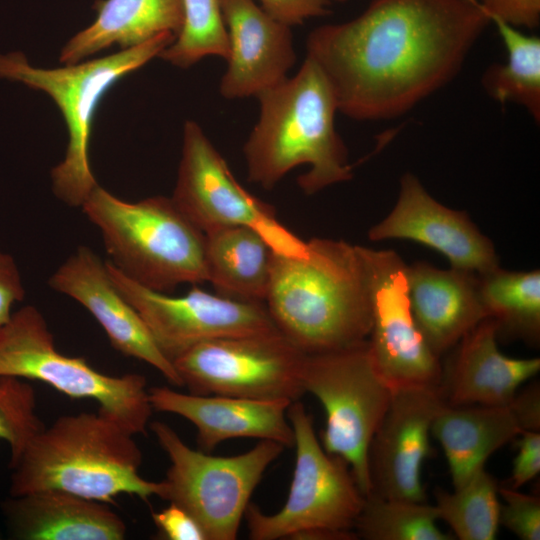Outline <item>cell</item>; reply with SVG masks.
<instances>
[{
  "instance_id": "8992f818",
  "label": "cell",
  "mask_w": 540,
  "mask_h": 540,
  "mask_svg": "<svg viewBox=\"0 0 540 540\" xmlns=\"http://www.w3.org/2000/svg\"><path fill=\"white\" fill-rule=\"evenodd\" d=\"M176 39L160 34L138 46L62 68L32 66L22 52L0 54V78L20 82L48 94L68 129L64 159L51 171L52 190L71 207H82L98 185L91 171L88 144L94 114L104 94L123 76L139 69Z\"/></svg>"
},
{
  "instance_id": "f1b7e54d",
  "label": "cell",
  "mask_w": 540,
  "mask_h": 540,
  "mask_svg": "<svg viewBox=\"0 0 540 540\" xmlns=\"http://www.w3.org/2000/svg\"><path fill=\"white\" fill-rule=\"evenodd\" d=\"M434 505L400 499L365 496L354 531L365 540H451L441 531Z\"/></svg>"
},
{
  "instance_id": "30bf717a",
  "label": "cell",
  "mask_w": 540,
  "mask_h": 540,
  "mask_svg": "<svg viewBox=\"0 0 540 540\" xmlns=\"http://www.w3.org/2000/svg\"><path fill=\"white\" fill-rule=\"evenodd\" d=\"M300 380L304 393L314 395L325 411L322 447L348 463L367 496L371 492L369 445L392 392L376 369L368 339L338 350L305 354Z\"/></svg>"
},
{
  "instance_id": "e575fe53",
  "label": "cell",
  "mask_w": 540,
  "mask_h": 540,
  "mask_svg": "<svg viewBox=\"0 0 540 540\" xmlns=\"http://www.w3.org/2000/svg\"><path fill=\"white\" fill-rule=\"evenodd\" d=\"M517 441V454L511 471V488L518 489L540 472V433L523 431Z\"/></svg>"
},
{
  "instance_id": "9c48e42d",
  "label": "cell",
  "mask_w": 540,
  "mask_h": 540,
  "mask_svg": "<svg viewBox=\"0 0 540 540\" xmlns=\"http://www.w3.org/2000/svg\"><path fill=\"white\" fill-rule=\"evenodd\" d=\"M42 381L72 398H88L131 434H144L152 415L143 375L103 374L84 358L60 353L42 313L32 305L13 311L0 326V377Z\"/></svg>"
},
{
  "instance_id": "d590c367",
  "label": "cell",
  "mask_w": 540,
  "mask_h": 540,
  "mask_svg": "<svg viewBox=\"0 0 540 540\" xmlns=\"http://www.w3.org/2000/svg\"><path fill=\"white\" fill-rule=\"evenodd\" d=\"M162 534L170 540H205L203 531L184 509L170 503L165 509L152 514Z\"/></svg>"
},
{
  "instance_id": "8fae6325",
  "label": "cell",
  "mask_w": 540,
  "mask_h": 540,
  "mask_svg": "<svg viewBox=\"0 0 540 540\" xmlns=\"http://www.w3.org/2000/svg\"><path fill=\"white\" fill-rule=\"evenodd\" d=\"M171 199L204 234L227 227H249L275 253L291 257L307 255V242L278 221L270 204L237 182L225 159L192 120L183 127L181 160Z\"/></svg>"
},
{
  "instance_id": "5bb4252c",
  "label": "cell",
  "mask_w": 540,
  "mask_h": 540,
  "mask_svg": "<svg viewBox=\"0 0 540 540\" xmlns=\"http://www.w3.org/2000/svg\"><path fill=\"white\" fill-rule=\"evenodd\" d=\"M371 301L368 344L381 377L393 389L440 388L442 366L412 315L407 265L393 250L360 246Z\"/></svg>"
},
{
  "instance_id": "836d02e7",
  "label": "cell",
  "mask_w": 540,
  "mask_h": 540,
  "mask_svg": "<svg viewBox=\"0 0 540 540\" xmlns=\"http://www.w3.org/2000/svg\"><path fill=\"white\" fill-rule=\"evenodd\" d=\"M260 7L274 19L292 27L329 13V0H258Z\"/></svg>"
},
{
  "instance_id": "1f68e13d",
  "label": "cell",
  "mask_w": 540,
  "mask_h": 540,
  "mask_svg": "<svg viewBox=\"0 0 540 540\" xmlns=\"http://www.w3.org/2000/svg\"><path fill=\"white\" fill-rule=\"evenodd\" d=\"M504 500L499 523L521 540L540 539V498L511 487H498Z\"/></svg>"
},
{
  "instance_id": "277c9868",
  "label": "cell",
  "mask_w": 540,
  "mask_h": 540,
  "mask_svg": "<svg viewBox=\"0 0 540 540\" xmlns=\"http://www.w3.org/2000/svg\"><path fill=\"white\" fill-rule=\"evenodd\" d=\"M133 436L100 411L60 416L12 467L10 495L60 490L107 504L123 493L157 496L159 482L139 475L142 452Z\"/></svg>"
},
{
  "instance_id": "4fadbf2b",
  "label": "cell",
  "mask_w": 540,
  "mask_h": 540,
  "mask_svg": "<svg viewBox=\"0 0 540 540\" xmlns=\"http://www.w3.org/2000/svg\"><path fill=\"white\" fill-rule=\"evenodd\" d=\"M115 285L135 308L161 353L172 363L191 347L218 338L277 332L265 304L217 296L193 285L183 296L146 288L109 260Z\"/></svg>"
},
{
  "instance_id": "74e56055",
  "label": "cell",
  "mask_w": 540,
  "mask_h": 540,
  "mask_svg": "<svg viewBox=\"0 0 540 540\" xmlns=\"http://www.w3.org/2000/svg\"><path fill=\"white\" fill-rule=\"evenodd\" d=\"M524 430H540V391L539 385H532L514 396L510 402Z\"/></svg>"
},
{
  "instance_id": "d4e9b609",
  "label": "cell",
  "mask_w": 540,
  "mask_h": 540,
  "mask_svg": "<svg viewBox=\"0 0 540 540\" xmlns=\"http://www.w3.org/2000/svg\"><path fill=\"white\" fill-rule=\"evenodd\" d=\"M274 251L255 230L235 226L205 234L207 281L229 297L265 300Z\"/></svg>"
},
{
  "instance_id": "e0dca14e",
  "label": "cell",
  "mask_w": 540,
  "mask_h": 540,
  "mask_svg": "<svg viewBox=\"0 0 540 540\" xmlns=\"http://www.w3.org/2000/svg\"><path fill=\"white\" fill-rule=\"evenodd\" d=\"M49 286L84 306L117 351L150 364L172 385L183 387L173 363L161 353L138 312L115 285L106 261L93 250L77 248L49 278Z\"/></svg>"
},
{
  "instance_id": "52a82bcc",
  "label": "cell",
  "mask_w": 540,
  "mask_h": 540,
  "mask_svg": "<svg viewBox=\"0 0 540 540\" xmlns=\"http://www.w3.org/2000/svg\"><path fill=\"white\" fill-rule=\"evenodd\" d=\"M287 417L294 433L295 467L283 507L265 514L254 504L244 518L252 540H353L365 495L348 463L324 450L312 416L299 401L290 404Z\"/></svg>"
},
{
  "instance_id": "6da1fadb",
  "label": "cell",
  "mask_w": 540,
  "mask_h": 540,
  "mask_svg": "<svg viewBox=\"0 0 540 540\" xmlns=\"http://www.w3.org/2000/svg\"><path fill=\"white\" fill-rule=\"evenodd\" d=\"M489 24L473 0H371L357 17L313 29L306 57L339 112L394 119L450 83Z\"/></svg>"
},
{
  "instance_id": "ac0fdd59",
  "label": "cell",
  "mask_w": 540,
  "mask_h": 540,
  "mask_svg": "<svg viewBox=\"0 0 540 540\" xmlns=\"http://www.w3.org/2000/svg\"><path fill=\"white\" fill-rule=\"evenodd\" d=\"M229 54L219 92L226 99L257 96L279 84L296 62L291 27L253 0H220Z\"/></svg>"
},
{
  "instance_id": "7c38bea8",
  "label": "cell",
  "mask_w": 540,
  "mask_h": 540,
  "mask_svg": "<svg viewBox=\"0 0 540 540\" xmlns=\"http://www.w3.org/2000/svg\"><path fill=\"white\" fill-rule=\"evenodd\" d=\"M305 353L279 331L197 344L173 360L189 393L297 401Z\"/></svg>"
},
{
  "instance_id": "d6986e66",
  "label": "cell",
  "mask_w": 540,
  "mask_h": 540,
  "mask_svg": "<svg viewBox=\"0 0 540 540\" xmlns=\"http://www.w3.org/2000/svg\"><path fill=\"white\" fill-rule=\"evenodd\" d=\"M153 410L179 415L197 429L200 450L211 452L234 438H256L294 445V433L287 417L289 400H257L225 395L185 394L168 387H152Z\"/></svg>"
},
{
  "instance_id": "d6a6232c",
  "label": "cell",
  "mask_w": 540,
  "mask_h": 540,
  "mask_svg": "<svg viewBox=\"0 0 540 540\" xmlns=\"http://www.w3.org/2000/svg\"><path fill=\"white\" fill-rule=\"evenodd\" d=\"M488 15L517 28H535L540 22V0H473Z\"/></svg>"
},
{
  "instance_id": "f546056e",
  "label": "cell",
  "mask_w": 540,
  "mask_h": 540,
  "mask_svg": "<svg viewBox=\"0 0 540 540\" xmlns=\"http://www.w3.org/2000/svg\"><path fill=\"white\" fill-rule=\"evenodd\" d=\"M184 22L180 33L158 57L186 69L207 56L227 59L229 41L220 0H182Z\"/></svg>"
},
{
  "instance_id": "4316f807",
  "label": "cell",
  "mask_w": 540,
  "mask_h": 540,
  "mask_svg": "<svg viewBox=\"0 0 540 540\" xmlns=\"http://www.w3.org/2000/svg\"><path fill=\"white\" fill-rule=\"evenodd\" d=\"M507 51L505 63L490 65L482 75L486 93L495 101L524 107L540 121V39L507 22L491 18Z\"/></svg>"
},
{
  "instance_id": "2e32d148",
  "label": "cell",
  "mask_w": 540,
  "mask_h": 540,
  "mask_svg": "<svg viewBox=\"0 0 540 540\" xmlns=\"http://www.w3.org/2000/svg\"><path fill=\"white\" fill-rule=\"evenodd\" d=\"M372 241L407 239L443 254L451 267L482 274L499 266L491 240L463 211L436 201L412 173L400 179L392 211L368 231Z\"/></svg>"
},
{
  "instance_id": "83f0119b",
  "label": "cell",
  "mask_w": 540,
  "mask_h": 540,
  "mask_svg": "<svg viewBox=\"0 0 540 540\" xmlns=\"http://www.w3.org/2000/svg\"><path fill=\"white\" fill-rule=\"evenodd\" d=\"M495 479L482 468L453 492L438 490L434 505L460 540H494L499 529L501 503Z\"/></svg>"
},
{
  "instance_id": "3957f363",
  "label": "cell",
  "mask_w": 540,
  "mask_h": 540,
  "mask_svg": "<svg viewBox=\"0 0 540 540\" xmlns=\"http://www.w3.org/2000/svg\"><path fill=\"white\" fill-rule=\"evenodd\" d=\"M259 117L243 153L248 180L271 190L290 170L307 195L353 177L347 148L335 127L338 103L319 66L306 57L293 77L258 94Z\"/></svg>"
},
{
  "instance_id": "8d00e7d4",
  "label": "cell",
  "mask_w": 540,
  "mask_h": 540,
  "mask_svg": "<svg viewBox=\"0 0 540 540\" xmlns=\"http://www.w3.org/2000/svg\"><path fill=\"white\" fill-rule=\"evenodd\" d=\"M24 296V285L14 258L0 249V326L8 321L14 305Z\"/></svg>"
},
{
  "instance_id": "484cf974",
  "label": "cell",
  "mask_w": 540,
  "mask_h": 540,
  "mask_svg": "<svg viewBox=\"0 0 540 540\" xmlns=\"http://www.w3.org/2000/svg\"><path fill=\"white\" fill-rule=\"evenodd\" d=\"M479 295L487 317L505 335L536 344L540 338V271H508L499 266L478 274Z\"/></svg>"
},
{
  "instance_id": "5b68a950",
  "label": "cell",
  "mask_w": 540,
  "mask_h": 540,
  "mask_svg": "<svg viewBox=\"0 0 540 540\" xmlns=\"http://www.w3.org/2000/svg\"><path fill=\"white\" fill-rule=\"evenodd\" d=\"M82 210L99 228L109 261L134 282L167 293L207 281L205 234L171 198L128 202L97 185Z\"/></svg>"
},
{
  "instance_id": "7a4b0ae2",
  "label": "cell",
  "mask_w": 540,
  "mask_h": 540,
  "mask_svg": "<svg viewBox=\"0 0 540 540\" xmlns=\"http://www.w3.org/2000/svg\"><path fill=\"white\" fill-rule=\"evenodd\" d=\"M265 306L278 331L305 354L368 339L371 301L360 246L312 238L305 257L274 253Z\"/></svg>"
},
{
  "instance_id": "4dcf8cb0",
  "label": "cell",
  "mask_w": 540,
  "mask_h": 540,
  "mask_svg": "<svg viewBox=\"0 0 540 540\" xmlns=\"http://www.w3.org/2000/svg\"><path fill=\"white\" fill-rule=\"evenodd\" d=\"M43 428L36 414L33 387L20 378L0 377V441L9 446L11 468L30 440Z\"/></svg>"
},
{
  "instance_id": "7402d4cb",
  "label": "cell",
  "mask_w": 540,
  "mask_h": 540,
  "mask_svg": "<svg viewBox=\"0 0 540 540\" xmlns=\"http://www.w3.org/2000/svg\"><path fill=\"white\" fill-rule=\"evenodd\" d=\"M10 538L18 540H122L123 519L105 502L60 490L11 496L2 503Z\"/></svg>"
},
{
  "instance_id": "9a60e30c",
  "label": "cell",
  "mask_w": 540,
  "mask_h": 540,
  "mask_svg": "<svg viewBox=\"0 0 540 540\" xmlns=\"http://www.w3.org/2000/svg\"><path fill=\"white\" fill-rule=\"evenodd\" d=\"M391 391L389 405L369 445V494L427 502L422 466L431 455L432 423L446 403L440 388L406 387Z\"/></svg>"
},
{
  "instance_id": "cb8c5ba5",
  "label": "cell",
  "mask_w": 540,
  "mask_h": 540,
  "mask_svg": "<svg viewBox=\"0 0 540 540\" xmlns=\"http://www.w3.org/2000/svg\"><path fill=\"white\" fill-rule=\"evenodd\" d=\"M94 8L95 21L64 45L61 63L81 62L112 45L132 48L163 33L177 37L184 22L182 0H97Z\"/></svg>"
},
{
  "instance_id": "ffe728a7",
  "label": "cell",
  "mask_w": 540,
  "mask_h": 540,
  "mask_svg": "<svg viewBox=\"0 0 540 540\" xmlns=\"http://www.w3.org/2000/svg\"><path fill=\"white\" fill-rule=\"evenodd\" d=\"M497 338V324L487 317L457 343L442 370L440 391L447 405H507L520 385L538 374L539 358L508 357Z\"/></svg>"
},
{
  "instance_id": "ba28073f",
  "label": "cell",
  "mask_w": 540,
  "mask_h": 540,
  "mask_svg": "<svg viewBox=\"0 0 540 540\" xmlns=\"http://www.w3.org/2000/svg\"><path fill=\"white\" fill-rule=\"evenodd\" d=\"M150 428L170 460L157 496L191 515L205 540H235L251 495L285 447L260 440L242 454L213 456L187 446L164 422Z\"/></svg>"
},
{
  "instance_id": "44dd1931",
  "label": "cell",
  "mask_w": 540,
  "mask_h": 540,
  "mask_svg": "<svg viewBox=\"0 0 540 540\" xmlns=\"http://www.w3.org/2000/svg\"><path fill=\"white\" fill-rule=\"evenodd\" d=\"M407 284L415 323L438 358L487 318L475 272L415 262L407 265Z\"/></svg>"
},
{
  "instance_id": "f35d334b",
  "label": "cell",
  "mask_w": 540,
  "mask_h": 540,
  "mask_svg": "<svg viewBox=\"0 0 540 540\" xmlns=\"http://www.w3.org/2000/svg\"><path fill=\"white\" fill-rule=\"evenodd\" d=\"M329 1H330V2H331V1H334V2L342 3V2H345V1H347V0H329Z\"/></svg>"
},
{
  "instance_id": "603a6c76",
  "label": "cell",
  "mask_w": 540,
  "mask_h": 540,
  "mask_svg": "<svg viewBox=\"0 0 540 540\" xmlns=\"http://www.w3.org/2000/svg\"><path fill=\"white\" fill-rule=\"evenodd\" d=\"M524 430L512 406L444 404L431 427L441 445L454 488L463 485L487 459Z\"/></svg>"
}]
</instances>
